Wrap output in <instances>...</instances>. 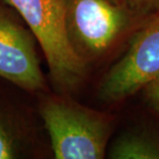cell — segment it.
<instances>
[{"mask_svg":"<svg viewBox=\"0 0 159 159\" xmlns=\"http://www.w3.org/2000/svg\"><path fill=\"white\" fill-rule=\"evenodd\" d=\"M40 116L57 159H101L106 155L111 124L101 113L65 98H47Z\"/></svg>","mask_w":159,"mask_h":159,"instance_id":"6da1fadb","label":"cell"},{"mask_svg":"<svg viewBox=\"0 0 159 159\" xmlns=\"http://www.w3.org/2000/svg\"><path fill=\"white\" fill-rule=\"evenodd\" d=\"M21 16L39 41L51 78L59 90H75L86 65L72 50L65 29L62 0H5Z\"/></svg>","mask_w":159,"mask_h":159,"instance_id":"7a4b0ae2","label":"cell"},{"mask_svg":"<svg viewBox=\"0 0 159 159\" xmlns=\"http://www.w3.org/2000/svg\"><path fill=\"white\" fill-rule=\"evenodd\" d=\"M62 3L68 40L86 65L117 43L134 14L120 0H62Z\"/></svg>","mask_w":159,"mask_h":159,"instance_id":"3957f363","label":"cell"},{"mask_svg":"<svg viewBox=\"0 0 159 159\" xmlns=\"http://www.w3.org/2000/svg\"><path fill=\"white\" fill-rule=\"evenodd\" d=\"M159 78L158 12L135 34L131 43L99 86V98L113 102L125 99Z\"/></svg>","mask_w":159,"mask_h":159,"instance_id":"277c9868","label":"cell"},{"mask_svg":"<svg viewBox=\"0 0 159 159\" xmlns=\"http://www.w3.org/2000/svg\"><path fill=\"white\" fill-rule=\"evenodd\" d=\"M34 39L29 28L0 5V78L29 92L46 88Z\"/></svg>","mask_w":159,"mask_h":159,"instance_id":"5b68a950","label":"cell"},{"mask_svg":"<svg viewBox=\"0 0 159 159\" xmlns=\"http://www.w3.org/2000/svg\"><path fill=\"white\" fill-rule=\"evenodd\" d=\"M109 154L115 159H159V139L146 133H123L114 142Z\"/></svg>","mask_w":159,"mask_h":159,"instance_id":"8992f818","label":"cell"},{"mask_svg":"<svg viewBox=\"0 0 159 159\" xmlns=\"http://www.w3.org/2000/svg\"><path fill=\"white\" fill-rule=\"evenodd\" d=\"M17 157V147L15 141L0 119V159H11Z\"/></svg>","mask_w":159,"mask_h":159,"instance_id":"52a82bcc","label":"cell"},{"mask_svg":"<svg viewBox=\"0 0 159 159\" xmlns=\"http://www.w3.org/2000/svg\"><path fill=\"white\" fill-rule=\"evenodd\" d=\"M145 88L147 89L146 96L149 104L155 112L159 114V78L147 85Z\"/></svg>","mask_w":159,"mask_h":159,"instance_id":"ba28073f","label":"cell"},{"mask_svg":"<svg viewBox=\"0 0 159 159\" xmlns=\"http://www.w3.org/2000/svg\"><path fill=\"white\" fill-rule=\"evenodd\" d=\"M133 11H150L154 7L159 8V0H120Z\"/></svg>","mask_w":159,"mask_h":159,"instance_id":"9c48e42d","label":"cell"}]
</instances>
